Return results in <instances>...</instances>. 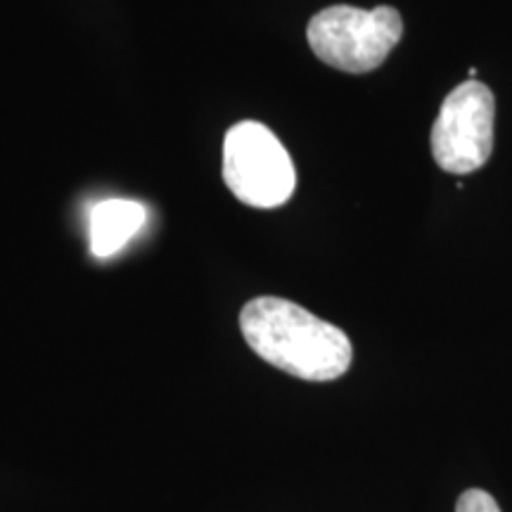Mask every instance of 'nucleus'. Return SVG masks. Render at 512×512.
<instances>
[{
	"instance_id": "1",
	"label": "nucleus",
	"mask_w": 512,
	"mask_h": 512,
	"mask_svg": "<svg viewBox=\"0 0 512 512\" xmlns=\"http://www.w3.org/2000/svg\"><path fill=\"white\" fill-rule=\"evenodd\" d=\"M240 330L256 356L299 380H337L354 361L347 332L283 297L247 302Z\"/></svg>"
},
{
	"instance_id": "2",
	"label": "nucleus",
	"mask_w": 512,
	"mask_h": 512,
	"mask_svg": "<svg viewBox=\"0 0 512 512\" xmlns=\"http://www.w3.org/2000/svg\"><path fill=\"white\" fill-rule=\"evenodd\" d=\"M401 36L403 19L389 5L375 10L332 5L313 15L306 29L313 55L347 74L373 72L387 60Z\"/></svg>"
},
{
	"instance_id": "3",
	"label": "nucleus",
	"mask_w": 512,
	"mask_h": 512,
	"mask_svg": "<svg viewBox=\"0 0 512 512\" xmlns=\"http://www.w3.org/2000/svg\"><path fill=\"white\" fill-rule=\"evenodd\" d=\"M223 181L247 207L275 209L297 190V169L271 128L240 121L223 140Z\"/></svg>"
},
{
	"instance_id": "4",
	"label": "nucleus",
	"mask_w": 512,
	"mask_h": 512,
	"mask_svg": "<svg viewBox=\"0 0 512 512\" xmlns=\"http://www.w3.org/2000/svg\"><path fill=\"white\" fill-rule=\"evenodd\" d=\"M496 100L486 83L470 79L453 88L432 124V157L446 174L482 169L494 152Z\"/></svg>"
},
{
	"instance_id": "5",
	"label": "nucleus",
	"mask_w": 512,
	"mask_h": 512,
	"mask_svg": "<svg viewBox=\"0 0 512 512\" xmlns=\"http://www.w3.org/2000/svg\"><path fill=\"white\" fill-rule=\"evenodd\" d=\"M147 223V207L136 200H102L91 209L88 240L98 259H110L121 252Z\"/></svg>"
},
{
	"instance_id": "6",
	"label": "nucleus",
	"mask_w": 512,
	"mask_h": 512,
	"mask_svg": "<svg viewBox=\"0 0 512 512\" xmlns=\"http://www.w3.org/2000/svg\"><path fill=\"white\" fill-rule=\"evenodd\" d=\"M456 512H501L496 498L484 489H467L460 494Z\"/></svg>"
}]
</instances>
